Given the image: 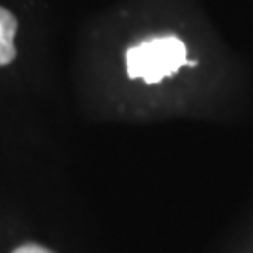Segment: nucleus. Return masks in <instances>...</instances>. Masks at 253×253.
<instances>
[{
	"instance_id": "f257e3e1",
	"label": "nucleus",
	"mask_w": 253,
	"mask_h": 253,
	"mask_svg": "<svg viewBox=\"0 0 253 253\" xmlns=\"http://www.w3.org/2000/svg\"><path fill=\"white\" fill-rule=\"evenodd\" d=\"M186 45L180 38H152L126 51V68L129 77H141L148 84L160 83L165 75H174L186 66Z\"/></svg>"
},
{
	"instance_id": "f03ea898",
	"label": "nucleus",
	"mask_w": 253,
	"mask_h": 253,
	"mask_svg": "<svg viewBox=\"0 0 253 253\" xmlns=\"http://www.w3.org/2000/svg\"><path fill=\"white\" fill-rule=\"evenodd\" d=\"M17 32V19L6 8H0V66H8L15 58L13 38Z\"/></svg>"
},
{
	"instance_id": "7ed1b4c3",
	"label": "nucleus",
	"mask_w": 253,
	"mask_h": 253,
	"mask_svg": "<svg viewBox=\"0 0 253 253\" xmlns=\"http://www.w3.org/2000/svg\"><path fill=\"white\" fill-rule=\"evenodd\" d=\"M13 253H53V252L40 244H23L19 246V248H15Z\"/></svg>"
}]
</instances>
